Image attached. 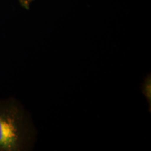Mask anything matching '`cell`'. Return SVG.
<instances>
[{
    "instance_id": "1",
    "label": "cell",
    "mask_w": 151,
    "mask_h": 151,
    "mask_svg": "<svg viewBox=\"0 0 151 151\" xmlns=\"http://www.w3.org/2000/svg\"><path fill=\"white\" fill-rule=\"evenodd\" d=\"M36 132L31 119L16 99H0V151H24L32 146Z\"/></svg>"
},
{
    "instance_id": "2",
    "label": "cell",
    "mask_w": 151,
    "mask_h": 151,
    "mask_svg": "<svg viewBox=\"0 0 151 151\" xmlns=\"http://www.w3.org/2000/svg\"><path fill=\"white\" fill-rule=\"evenodd\" d=\"M143 92L147 99H149V103L150 104V77L148 76L143 85Z\"/></svg>"
},
{
    "instance_id": "3",
    "label": "cell",
    "mask_w": 151,
    "mask_h": 151,
    "mask_svg": "<svg viewBox=\"0 0 151 151\" xmlns=\"http://www.w3.org/2000/svg\"><path fill=\"white\" fill-rule=\"evenodd\" d=\"M35 0H18L19 3L21 5L22 8H24L26 10H29L30 8L31 4Z\"/></svg>"
}]
</instances>
